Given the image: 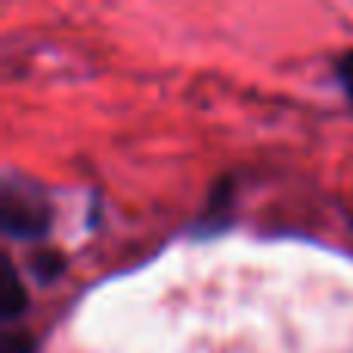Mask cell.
<instances>
[{
	"mask_svg": "<svg viewBox=\"0 0 353 353\" xmlns=\"http://www.w3.org/2000/svg\"><path fill=\"white\" fill-rule=\"evenodd\" d=\"M0 223L12 239H41L50 230V205L43 195L31 192L28 186H16L6 180L0 192Z\"/></svg>",
	"mask_w": 353,
	"mask_h": 353,
	"instance_id": "cell-1",
	"label": "cell"
},
{
	"mask_svg": "<svg viewBox=\"0 0 353 353\" xmlns=\"http://www.w3.org/2000/svg\"><path fill=\"white\" fill-rule=\"evenodd\" d=\"M3 279H6V288H3V304H0V319L12 323V319H19L25 313L28 294H25V285H22V273L16 270L12 261L3 263Z\"/></svg>",
	"mask_w": 353,
	"mask_h": 353,
	"instance_id": "cell-2",
	"label": "cell"
},
{
	"mask_svg": "<svg viewBox=\"0 0 353 353\" xmlns=\"http://www.w3.org/2000/svg\"><path fill=\"white\" fill-rule=\"evenodd\" d=\"M62 267H65V261H62V254H56V251H41V254H34V261H31V270H34V276L41 282L56 279V276L62 273Z\"/></svg>",
	"mask_w": 353,
	"mask_h": 353,
	"instance_id": "cell-3",
	"label": "cell"
},
{
	"mask_svg": "<svg viewBox=\"0 0 353 353\" xmlns=\"http://www.w3.org/2000/svg\"><path fill=\"white\" fill-rule=\"evenodd\" d=\"M37 341L28 335V332H6L0 338V353H34Z\"/></svg>",
	"mask_w": 353,
	"mask_h": 353,
	"instance_id": "cell-4",
	"label": "cell"
},
{
	"mask_svg": "<svg viewBox=\"0 0 353 353\" xmlns=\"http://www.w3.org/2000/svg\"><path fill=\"white\" fill-rule=\"evenodd\" d=\"M338 78H341L344 90H347V97H350V103H353V50L344 56L341 62H338Z\"/></svg>",
	"mask_w": 353,
	"mask_h": 353,
	"instance_id": "cell-5",
	"label": "cell"
}]
</instances>
